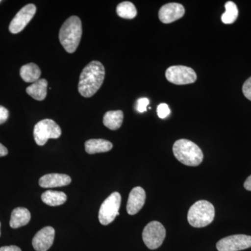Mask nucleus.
Returning <instances> with one entry per match:
<instances>
[{
  "label": "nucleus",
  "mask_w": 251,
  "mask_h": 251,
  "mask_svg": "<svg viewBox=\"0 0 251 251\" xmlns=\"http://www.w3.org/2000/svg\"><path fill=\"white\" fill-rule=\"evenodd\" d=\"M41 72L40 68L34 63L25 64L21 68L20 75L21 78L26 82H34L39 80Z\"/></svg>",
  "instance_id": "19"
},
{
  "label": "nucleus",
  "mask_w": 251,
  "mask_h": 251,
  "mask_svg": "<svg viewBox=\"0 0 251 251\" xmlns=\"http://www.w3.org/2000/svg\"><path fill=\"white\" fill-rule=\"evenodd\" d=\"M117 14L125 19H133L137 16L135 5L130 1H123L117 6Z\"/></svg>",
  "instance_id": "21"
},
{
  "label": "nucleus",
  "mask_w": 251,
  "mask_h": 251,
  "mask_svg": "<svg viewBox=\"0 0 251 251\" xmlns=\"http://www.w3.org/2000/svg\"><path fill=\"white\" fill-rule=\"evenodd\" d=\"M166 236V229L158 221L150 222L143 229V242L151 250H155L161 247Z\"/></svg>",
  "instance_id": "7"
},
{
  "label": "nucleus",
  "mask_w": 251,
  "mask_h": 251,
  "mask_svg": "<svg viewBox=\"0 0 251 251\" xmlns=\"http://www.w3.org/2000/svg\"><path fill=\"white\" fill-rule=\"evenodd\" d=\"M72 182V179L67 175L48 174L41 176L39 179V185L42 188H55L65 186L70 184Z\"/></svg>",
  "instance_id": "14"
},
{
  "label": "nucleus",
  "mask_w": 251,
  "mask_h": 251,
  "mask_svg": "<svg viewBox=\"0 0 251 251\" xmlns=\"http://www.w3.org/2000/svg\"><path fill=\"white\" fill-rule=\"evenodd\" d=\"M105 70L99 61L89 63L80 74L79 79V93L85 98H90L98 92L103 85Z\"/></svg>",
  "instance_id": "1"
},
{
  "label": "nucleus",
  "mask_w": 251,
  "mask_h": 251,
  "mask_svg": "<svg viewBox=\"0 0 251 251\" xmlns=\"http://www.w3.org/2000/svg\"><path fill=\"white\" fill-rule=\"evenodd\" d=\"M146 193L140 186L133 188L130 191L127 202L126 210L129 215L138 214L145 204Z\"/></svg>",
  "instance_id": "13"
},
{
  "label": "nucleus",
  "mask_w": 251,
  "mask_h": 251,
  "mask_svg": "<svg viewBox=\"0 0 251 251\" xmlns=\"http://www.w3.org/2000/svg\"><path fill=\"white\" fill-rule=\"evenodd\" d=\"M62 135L59 126L50 119L38 122L34 128V137L36 143L44 146L49 139H57Z\"/></svg>",
  "instance_id": "5"
},
{
  "label": "nucleus",
  "mask_w": 251,
  "mask_h": 251,
  "mask_svg": "<svg viewBox=\"0 0 251 251\" xmlns=\"http://www.w3.org/2000/svg\"><path fill=\"white\" fill-rule=\"evenodd\" d=\"M244 186V188H245L247 191H251V175L246 180Z\"/></svg>",
  "instance_id": "29"
},
{
  "label": "nucleus",
  "mask_w": 251,
  "mask_h": 251,
  "mask_svg": "<svg viewBox=\"0 0 251 251\" xmlns=\"http://www.w3.org/2000/svg\"><path fill=\"white\" fill-rule=\"evenodd\" d=\"M8 154L7 149L2 144L0 143V157L5 156Z\"/></svg>",
  "instance_id": "28"
},
{
  "label": "nucleus",
  "mask_w": 251,
  "mask_h": 251,
  "mask_svg": "<svg viewBox=\"0 0 251 251\" xmlns=\"http://www.w3.org/2000/svg\"><path fill=\"white\" fill-rule=\"evenodd\" d=\"M226 12L221 16V21L225 24H232L235 22L239 15L237 5L233 1H227L225 4Z\"/></svg>",
  "instance_id": "22"
},
{
  "label": "nucleus",
  "mask_w": 251,
  "mask_h": 251,
  "mask_svg": "<svg viewBox=\"0 0 251 251\" xmlns=\"http://www.w3.org/2000/svg\"><path fill=\"white\" fill-rule=\"evenodd\" d=\"M0 251H22L19 247L16 246H8L0 248Z\"/></svg>",
  "instance_id": "27"
},
{
  "label": "nucleus",
  "mask_w": 251,
  "mask_h": 251,
  "mask_svg": "<svg viewBox=\"0 0 251 251\" xmlns=\"http://www.w3.org/2000/svg\"><path fill=\"white\" fill-rule=\"evenodd\" d=\"M31 214L27 209L24 207L16 208L11 213L10 226L14 229L18 228L29 224Z\"/></svg>",
  "instance_id": "15"
},
{
  "label": "nucleus",
  "mask_w": 251,
  "mask_h": 251,
  "mask_svg": "<svg viewBox=\"0 0 251 251\" xmlns=\"http://www.w3.org/2000/svg\"><path fill=\"white\" fill-rule=\"evenodd\" d=\"M86 152L89 154L107 152L113 148L112 143L103 139H91L85 142Z\"/></svg>",
  "instance_id": "16"
},
{
  "label": "nucleus",
  "mask_w": 251,
  "mask_h": 251,
  "mask_svg": "<svg viewBox=\"0 0 251 251\" xmlns=\"http://www.w3.org/2000/svg\"><path fill=\"white\" fill-rule=\"evenodd\" d=\"M82 34V22L76 16H71L63 23L59 34V41L69 53H74L80 44Z\"/></svg>",
  "instance_id": "2"
},
{
  "label": "nucleus",
  "mask_w": 251,
  "mask_h": 251,
  "mask_svg": "<svg viewBox=\"0 0 251 251\" xmlns=\"http://www.w3.org/2000/svg\"><path fill=\"white\" fill-rule=\"evenodd\" d=\"M242 92L244 97L251 100V77L244 82L242 87Z\"/></svg>",
  "instance_id": "25"
},
{
  "label": "nucleus",
  "mask_w": 251,
  "mask_h": 251,
  "mask_svg": "<svg viewBox=\"0 0 251 251\" xmlns=\"http://www.w3.org/2000/svg\"><path fill=\"white\" fill-rule=\"evenodd\" d=\"M121 195L117 192L112 193L104 201L99 209V219L100 224L108 226L111 224L117 216H120L119 209L121 205Z\"/></svg>",
  "instance_id": "6"
},
{
  "label": "nucleus",
  "mask_w": 251,
  "mask_h": 251,
  "mask_svg": "<svg viewBox=\"0 0 251 251\" xmlns=\"http://www.w3.org/2000/svg\"><path fill=\"white\" fill-rule=\"evenodd\" d=\"M36 12L35 5L29 4L22 8L14 19L11 21L9 25V31L12 34H18L25 29L28 23L30 22Z\"/></svg>",
  "instance_id": "10"
},
{
  "label": "nucleus",
  "mask_w": 251,
  "mask_h": 251,
  "mask_svg": "<svg viewBox=\"0 0 251 251\" xmlns=\"http://www.w3.org/2000/svg\"><path fill=\"white\" fill-rule=\"evenodd\" d=\"M0 227H1V224H0ZM0 235H1V232H0Z\"/></svg>",
  "instance_id": "30"
},
{
  "label": "nucleus",
  "mask_w": 251,
  "mask_h": 251,
  "mask_svg": "<svg viewBox=\"0 0 251 251\" xmlns=\"http://www.w3.org/2000/svg\"><path fill=\"white\" fill-rule=\"evenodd\" d=\"M48 81L46 79H39L26 89L27 93L37 100H43L47 96Z\"/></svg>",
  "instance_id": "17"
},
{
  "label": "nucleus",
  "mask_w": 251,
  "mask_h": 251,
  "mask_svg": "<svg viewBox=\"0 0 251 251\" xmlns=\"http://www.w3.org/2000/svg\"><path fill=\"white\" fill-rule=\"evenodd\" d=\"M185 9L182 4L179 3H169L163 5L158 12V18L165 24L175 22L184 16Z\"/></svg>",
  "instance_id": "11"
},
{
  "label": "nucleus",
  "mask_w": 251,
  "mask_h": 251,
  "mask_svg": "<svg viewBox=\"0 0 251 251\" xmlns=\"http://www.w3.org/2000/svg\"><path fill=\"white\" fill-rule=\"evenodd\" d=\"M251 247V236L235 234L223 238L216 244L219 251H239Z\"/></svg>",
  "instance_id": "9"
},
{
  "label": "nucleus",
  "mask_w": 251,
  "mask_h": 251,
  "mask_svg": "<svg viewBox=\"0 0 251 251\" xmlns=\"http://www.w3.org/2000/svg\"><path fill=\"white\" fill-rule=\"evenodd\" d=\"M41 200L47 205L55 206L62 205L67 201L65 193L56 191H47L41 195Z\"/></svg>",
  "instance_id": "20"
},
{
  "label": "nucleus",
  "mask_w": 251,
  "mask_h": 251,
  "mask_svg": "<svg viewBox=\"0 0 251 251\" xmlns=\"http://www.w3.org/2000/svg\"><path fill=\"white\" fill-rule=\"evenodd\" d=\"M171 113L169 106L166 103H161L157 108V115L161 119H165Z\"/></svg>",
  "instance_id": "23"
},
{
  "label": "nucleus",
  "mask_w": 251,
  "mask_h": 251,
  "mask_svg": "<svg viewBox=\"0 0 251 251\" xmlns=\"http://www.w3.org/2000/svg\"><path fill=\"white\" fill-rule=\"evenodd\" d=\"M150 103V100L148 98H141L137 100L136 108L138 112H143L146 111L147 107Z\"/></svg>",
  "instance_id": "24"
},
{
  "label": "nucleus",
  "mask_w": 251,
  "mask_h": 251,
  "mask_svg": "<svg viewBox=\"0 0 251 251\" xmlns=\"http://www.w3.org/2000/svg\"><path fill=\"white\" fill-rule=\"evenodd\" d=\"M215 209L211 202L199 201L193 204L188 213V221L194 227H204L214 221Z\"/></svg>",
  "instance_id": "4"
},
{
  "label": "nucleus",
  "mask_w": 251,
  "mask_h": 251,
  "mask_svg": "<svg viewBox=\"0 0 251 251\" xmlns=\"http://www.w3.org/2000/svg\"><path fill=\"white\" fill-rule=\"evenodd\" d=\"M9 116V110L4 106L0 105V125L6 122Z\"/></svg>",
  "instance_id": "26"
},
{
  "label": "nucleus",
  "mask_w": 251,
  "mask_h": 251,
  "mask_svg": "<svg viewBox=\"0 0 251 251\" xmlns=\"http://www.w3.org/2000/svg\"><path fill=\"white\" fill-rule=\"evenodd\" d=\"M173 151L175 158L185 166H198L204 158L201 149L196 143L186 139L176 140Z\"/></svg>",
  "instance_id": "3"
},
{
  "label": "nucleus",
  "mask_w": 251,
  "mask_h": 251,
  "mask_svg": "<svg viewBox=\"0 0 251 251\" xmlns=\"http://www.w3.org/2000/svg\"><path fill=\"white\" fill-rule=\"evenodd\" d=\"M55 231L50 226L39 230L33 238L32 246L36 251H47L54 242Z\"/></svg>",
  "instance_id": "12"
},
{
  "label": "nucleus",
  "mask_w": 251,
  "mask_h": 251,
  "mask_svg": "<svg viewBox=\"0 0 251 251\" xmlns=\"http://www.w3.org/2000/svg\"><path fill=\"white\" fill-rule=\"evenodd\" d=\"M124 113L122 110H110L104 115L103 125L112 130H116L123 123Z\"/></svg>",
  "instance_id": "18"
},
{
  "label": "nucleus",
  "mask_w": 251,
  "mask_h": 251,
  "mask_svg": "<svg viewBox=\"0 0 251 251\" xmlns=\"http://www.w3.org/2000/svg\"><path fill=\"white\" fill-rule=\"evenodd\" d=\"M168 81L175 85H183L194 83L197 80L196 73L186 66H172L166 72Z\"/></svg>",
  "instance_id": "8"
}]
</instances>
